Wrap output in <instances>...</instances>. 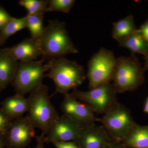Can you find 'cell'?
I'll return each mask as SVG.
<instances>
[{
	"instance_id": "d6a6232c",
	"label": "cell",
	"mask_w": 148,
	"mask_h": 148,
	"mask_svg": "<svg viewBox=\"0 0 148 148\" xmlns=\"http://www.w3.org/2000/svg\"></svg>"
},
{
	"instance_id": "4316f807",
	"label": "cell",
	"mask_w": 148,
	"mask_h": 148,
	"mask_svg": "<svg viewBox=\"0 0 148 148\" xmlns=\"http://www.w3.org/2000/svg\"><path fill=\"white\" fill-rule=\"evenodd\" d=\"M37 145L35 148H44V143L45 142V135L42 133L39 136H36Z\"/></svg>"
},
{
	"instance_id": "7402d4cb",
	"label": "cell",
	"mask_w": 148,
	"mask_h": 148,
	"mask_svg": "<svg viewBox=\"0 0 148 148\" xmlns=\"http://www.w3.org/2000/svg\"><path fill=\"white\" fill-rule=\"evenodd\" d=\"M75 2V0H50L49 1L46 12H59L69 13Z\"/></svg>"
},
{
	"instance_id": "8fae6325",
	"label": "cell",
	"mask_w": 148,
	"mask_h": 148,
	"mask_svg": "<svg viewBox=\"0 0 148 148\" xmlns=\"http://www.w3.org/2000/svg\"><path fill=\"white\" fill-rule=\"evenodd\" d=\"M6 135L11 146L15 148H23L34 137L35 128L27 116H22L11 125Z\"/></svg>"
},
{
	"instance_id": "7a4b0ae2",
	"label": "cell",
	"mask_w": 148,
	"mask_h": 148,
	"mask_svg": "<svg viewBox=\"0 0 148 148\" xmlns=\"http://www.w3.org/2000/svg\"><path fill=\"white\" fill-rule=\"evenodd\" d=\"M49 70L45 77L53 81L55 93L64 96L70 90L77 89L86 77L83 67L76 61L61 58L49 60Z\"/></svg>"
},
{
	"instance_id": "ac0fdd59",
	"label": "cell",
	"mask_w": 148,
	"mask_h": 148,
	"mask_svg": "<svg viewBox=\"0 0 148 148\" xmlns=\"http://www.w3.org/2000/svg\"><path fill=\"white\" fill-rule=\"evenodd\" d=\"M119 47L127 49L130 51L131 56L136 53L143 55L145 58L148 55V43L138 31L125 39L119 43Z\"/></svg>"
},
{
	"instance_id": "f546056e",
	"label": "cell",
	"mask_w": 148,
	"mask_h": 148,
	"mask_svg": "<svg viewBox=\"0 0 148 148\" xmlns=\"http://www.w3.org/2000/svg\"><path fill=\"white\" fill-rule=\"evenodd\" d=\"M103 148H121L119 146L117 145H110V143L108 144L107 145H106V147H104Z\"/></svg>"
},
{
	"instance_id": "8992f818",
	"label": "cell",
	"mask_w": 148,
	"mask_h": 148,
	"mask_svg": "<svg viewBox=\"0 0 148 148\" xmlns=\"http://www.w3.org/2000/svg\"><path fill=\"white\" fill-rule=\"evenodd\" d=\"M117 64L114 52L102 47L94 53L88 63L86 77L89 90L110 82Z\"/></svg>"
},
{
	"instance_id": "ffe728a7",
	"label": "cell",
	"mask_w": 148,
	"mask_h": 148,
	"mask_svg": "<svg viewBox=\"0 0 148 148\" xmlns=\"http://www.w3.org/2000/svg\"><path fill=\"white\" fill-rule=\"evenodd\" d=\"M27 29L31 34V38L36 40H39L44 30L43 26L44 14L29 15L26 16Z\"/></svg>"
},
{
	"instance_id": "9a60e30c",
	"label": "cell",
	"mask_w": 148,
	"mask_h": 148,
	"mask_svg": "<svg viewBox=\"0 0 148 148\" xmlns=\"http://www.w3.org/2000/svg\"><path fill=\"white\" fill-rule=\"evenodd\" d=\"M18 62L2 49L0 50V85L5 87L13 80Z\"/></svg>"
},
{
	"instance_id": "5b68a950",
	"label": "cell",
	"mask_w": 148,
	"mask_h": 148,
	"mask_svg": "<svg viewBox=\"0 0 148 148\" xmlns=\"http://www.w3.org/2000/svg\"><path fill=\"white\" fill-rule=\"evenodd\" d=\"M39 61L18 62L12 82L16 94L24 96L31 93L43 84L46 72L48 71L47 64Z\"/></svg>"
},
{
	"instance_id": "30bf717a",
	"label": "cell",
	"mask_w": 148,
	"mask_h": 148,
	"mask_svg": "<svg viewBox=\"0 0 148 148\" xmlns=\"http://www.w3.org/2000/svg\"><path fill=\"white\" fill-rule=\"evenodd\" d=\"M81 129L69 117L63 114L59 116L49 129L45 137V142H75Z\"/></svg>"
},
{
	"instance_id": "7c38bea8",
	"label": "cell",
	"mask_w": 148,
	"mask_h": 148,
	"mask_svg": "<svg viewBox=\"0 0 148 148\" xmlns=\"http://www.w3.org/2000/svg\"><path fill=\"white\" fill-rule=\"evenodd\" d=\"M111 138L102 125L95 123L82 128L75 143L80 148H103L110 143Z\"/></svg>"
},
{
	"instance_id": "e0dca14e",
	"label": "cell",
	"mask_w": 148,
	"mask_h": 148,
	"mask_svg": "<svg viewBox=\"0 0 148 148\" xmlns=\"http://www.w3.org/2000/svg\"><path fill=\"white\" fill-rule=\"evenodd\" d=\"M134 16L128 15L113 24L112 36L119 43L137 32Z\"/></svg>"
},
{
	"instance_id": "2e32d148",
	"label": "cell",
	"mask_w": 148,
	"mask_h": 148,
	"mask_svg": "<svg viewBox=\"0 0 148 148\" xmlns=\"http://www.w3.org/2000/svg\"><path fill=\"white\" fill-rule=\"evenodd\" d=\"M123 145L131 148L148 147V126L138 124L130 131L123 141Z\"/></svg>"
},
{
	"instance_id": "5bb4252c",
	"label": "cell",
	"mask_w": 148,
	"mask_h": 148,
	"mask_svg": "<svg viewBox=\"0 0 148 148\" xmlns=\"http://www.w3.org/2000/svg\"><path fill=\"white\" fill-rule=\"evenodd\" d=\"M28 110V98L18 94L7 98L3 103L2 110L8 118L21 117Z\"/></svg>"
},
{
	"instance_id": "6da1fadb",
	"label": "cell",
	"mask_w": 148,
	"mask_h": 148,
	"mask_svg": "<svg viewBox=\"0 0 148 148\" xmlns=\"http://www.w3.org/2000/svg\"><path fill=\"white\" fill-rule=\"evenodd\" d=\"M38 42L41 59L44 61L78 53L69 36L65 23L58 20L48 21Z\"/></svg>"
},
{
	"instance_id": "3957f363",
	"label": "cell",
	"mask_w": 148,
	"mask_h": 148,
	"mask_svg": "<svg viewBox=\"0 0 148 148\" xmlns=\"http://www.w3.org/2000/svg\"><path fill=\"white\" fill-rule=\"evenodd\" d=\"M47 86L43 84L30 93L28 98L29 110L27 116L34 128L39 129L45 135L59 116L51 102Z\"/></svg>"
},
{
	"instance_id": "f1b7e54d",
	"label": "cell",
	"mask_w": 148,
	"mask_h": 148,
	"mask_svg": "<svg viewBox=\"0 0 148 148\" xmlns=\"http://www.w3.org/2000/svg\"><path fill=\"white\" fill-rule=\"evenodd\" d=\"M144 112L148 114V97L146 98L145 106H144Z\"/></svg>"
},
{
	"instance_id": "4dcf8cb0",
	"label": "cell",
	"mask_w": 148,
	"mask_h": 148,
	"mask_svg": "<svg viewBox=\"0 0 148 148\" xmlns=\"http://www.w3.org/2000/svg\"><path fill=\"white\" fill-rule=\"evenodd\" d=\"M1 139H0V146H1Z\"/></svg>"
},
{
	"instance_id": "4fadbf2b",
	"label": "cell",
	"mask_w": 148,
	"mask_h": 148,
	"mask_svg": "<svg viewBox=\"0 0 148 148\" xmlns=\"http://www.w3.org/2000/svg\"><path fill=\"white\" fill-rule=\"evenodd\" d=\"M19 62L36 60L41 56L38 40L26 38L18 44L3 49Z\"/></svg>"
},
{
	"instance_id": "52a82bcc",
	"label": "cell",
	"mask_w": 148,
	"mask_h": 148,
	"mask_svg": "<svg viewBox=\"0 0 148 148\" xmlns=\"http://www.w3.org/2000/svg\"><path fill=\"white\" fill-rule=\"evenodd\" d=\"M112 140L123 141L137 123L130 111L117 102L99 120Z\"/></svg>"
},
{
	"instance_id": "cb8c5ba5",
	"label": "cell",
	"mask_w": 148,
	"mask_h": 148,
	"mask_svg": "<svg viewBox=\"0 0 148 148\" xmlns=\"http://www.w3.org/2000/svg\"><path fill=\"white\" fill-rule=\"evenodd\" d=\"M12 18L3 8L0 7V30Z\"/></svg>"
},
{
	"instance_id": "83f0119b",
	"label": "cell",
	"mask_w": 148,
	"mask_h": 148,
	"mask_svg": "<svg viewBox=\"0 0 148 148\" xmlns=\"http://www.w3.org/2000/svg\"><path fill=\"white\" fill-rule=\"evenodd\" d=\"M145 63L144 64V66L143 67L144 68V71H145L148 70V55L147 57L145 58Z\"/></svg>"
},
{
	"instance_id": "d4e9b609",
	"label": "cell",
	"mask_w": 148,
	"mask_h": 148,
	"mask_svg": "<svg viewBox=\"0 0 148 148\" xmlns=\"http://www.w3.org/2000/svg\"><path fill=\"white\" fill-rule=\"evenodd\" d=\"M53 144L56 148H80L74 142H56Z\"/></svg>"
},
{
	"instance_id": "1f68e13d",
	"label": "cell",
	"mask_w": 148,
	"mask_h": 148,
	"mask_svg": "<svg viewBox=\"0 0 148 148\" xmlns=\"http://www.w3.org/2000/svg\"><path fill=\"white\" fill-rule=\"evenodd\" d=\"M1 88H2V86H1V85H0V89H1Z\"/></svg>"
},
{
	"instance_id": "d6986e66",
	"label": "cell",
	"mask_w": 148,
	"mask_h": 148,
	"mask_svg": "<svg viewBox=\"0 0 148 148\" xmlns=\"http://www.w3.org/2000/svg\"><path fill=\"white\" fill-rule=\"evenodd\" d=\"M27 29L26 16L21 18H12L0 30V43H3L11 36L22 29Z\"/></svg>"
},
{
	"instance_id": "ba28073f",
	"label": "cell",
	"mask_w": 148,
	"mask_h": 148,
	"mask_svg": "<svg viewBox=\"0 0 148 148\" xmlns=\"http://www.w3.org/2000/svg\"><path fill=\"white\" fill-rule=\"evenodd\" d=\"M117 93L112 84L110 82L88 91L77 88L73 90L71 94L88 106L95 113L104 114L118 102Z\"/></svg>"
},
{
	"instance_id": "44dd1931",
	"label": "cell",
	"mask_w": 148,
	"mask_h": 148,
	"mask_svg": "<svg viewBox=\"0 0 148 148\" xmlns=\"http://www.w3.org/2000/svg\"><path fill=\"white\" fill-rule=\"evenodd\" d=\"M47 0H20L18 3L24 8L29 15L44 14L48 4Z\"/></svg>"
},
{
	"instance_id": "277c9868",
	"label": "cell",
	"mask_w": 148,
	"mask_h": 148,
	"mask_svg": "<svg viewBox=\"0 0 148 148\" xmlns=\"http://www.w3.org/2000/svg\"><path fill=\"white\" fill-rule=\"evenodd\" d=\"M144 68L135 56H121L113 77L112 84L117 93L137 89L145 82Z\"/></svg>"
},
{
	"instance_id": "484cf974",
	"label": "cell",
	"mask_w": 148,
	"mask_h": 148,
	"mask_svg": "<svg viewBox=\"0 0 148 148\" xmlns=\"http://www.w3.org/2000/svg\"><path fill=\"white\" fill-rule=\"evenodd\" d=\"M138 30L148 43V17L147 20L138 29Z\"/></svg>"
},
{
	"instance_id": "9c48e42d",
	"label": "cell",
	"mask_w": 148,
	"mask_h": 148,
	"mask_svg": "<svg viewBox=\"0 0 148 148\" xmlns=\"http://www.w3.org/2000/svg\"><path fill=\"white\" fill-rule=\"evenodd\" d=\"M61 108L63 114L68 116L82 128L93 124L97 121L95 113L88 106L69 93L64 96Z\"/></svg>"
},
{
	"instance_id": "603a6c76",
	"label": "cell",
	"mask_w": 148,
	"mask_h": 148,
	"mask_svg": "<svg viewBox=\"0 0 148 148\" xmlns=\"http://www.w3.org/2000/svg\"><path fill=\"white\" fill-rule=\"evenodd\" d=\"M11 125L9 121L8 117L4 113L2 110H0V135H6Z\"/></svg>"
}]
</instances>
